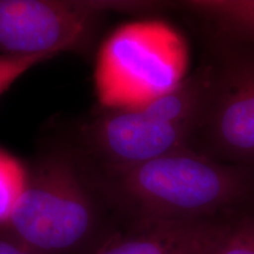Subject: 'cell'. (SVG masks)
<instances>
[{
    "instance_id": "9c48e42d",
    "label": "cell",
    "mask_w": 254,
    "mask_h": 254,
    "mask_svg": "<svg viewBox=\"0 0 254 254\" xmlns=\"http://www.w3.org/2000/svg\"><path fill=\"white\" fill-rule=\"evenodd\" d=\"M28 166L0 148V228L14 211L27 183Z\"/></svg>"
},
{
    "instance_id": "30bf717a",
    "label": "cell",
    "mask_w": 254,
    "mask_h": 254,
    "mask_svg": "<svg viewBox=\"0 0 254 254\" xmlns=\"http://www.w3.org/2000/svg\"><path fill=\"white\" fill-rule=\"evenodd\" d=\"M209 254H254V219L226 224Z\"/></svg>"
},
{
    "instance_id": "277c9868",
    "label": "cell",
    "mask_w": 254,
    "mask_h": 254,
    "mask_svg": "<svg viewBox=\"0 0 254 254\" xmlns=\"http://www.w3.org/2000/svg\"><path fill=\"white\" fill-rule=\"evenodd\" d=\"M187 51L176 31L158 20L132 21L98 51L94 90L100 107H135L170 93L185 80Z\"/></svg>"
},
{
    "instance_id": "52a82bcc",
    "label": "cell",
    "mask_w": 254,
    "mask_h": 254,
    "mask_svg": "<svg viewBox=\"0 0 254 254\" xmlns=\"http://www.w3.org/2000/svg\"><path fill=\"white\" fill-rule=\"evenodd\" d=\"M225 226L211 220L135 222L88 254H209Z\"/></svg>"
},
{
    "instance_id": "8992f818",
    "label": "cell",
    "mask_w": 254,
    "mask_h": 254,
    "mask_svg": "<svg viewBox=\"0 0 254 254\" xmlns=\"http://www.w3.org/2000/svg\"><path fill=\"white\" fill-rule=\"evenodd\" d=\"M201 127L215 152L254 165V60L232 64L212 80Z\"/></svg>"
},
{
    "instance_id": "7c38bea8",
    "label": "cell",
    "mask_w": 254,
    "mask_h": 254,
    "mask_svg": "<svg viewBox=\"0 0 254 254\" xmlns=\"http://www.w3.org/2000/svg\"><path fill=\"white\" fill-rule=\"evenodd\" d=\"M0 254H32L20 244L0 232Z\"/></svg>"
},
{
    "instance_id": "5b68a950",
    "label": "cell",
    "mask_w": 254,
    "mask_h": 254,
    "mask_svg": "<svg viewBox=\"0 0 254 254\" xmlns=\"http://www.w3.org/2000/svg\"><path fill=\"white\" fill-rule=\"evenodd\" d=\"M155 11L154 1L0 0V55L86 56L107 14Z\"/></svg>"
},
{
    "instance_id": "3957f363",
    "label": "cell",
    "mask_w": 254,
    "mask_h": 254,
    "mask_svg": "<svg viewBox=\"0 0 254 254\" xmlns=\"http://www.w3.org/2000/svg\"><path fill=\"white\" fill-rule=\"evenodd\" d=\"M211 82L202 73L140 106L100 107L64 136L93 173L128 170L189 147L201 127Z\"/></svg>"
},
{
    "instance_id": "7a4b0ae2",
    "label": "cell",
    "mask_w": 254,
    "mask_h": 254,
    "mask_svg": "<svg viewBox=\"0 0 254 254\" xmlns=\"http://www.w3.org/2000/svg\"><path fill=\"white\" fill-rule=\"evenodd\" d=\"M91 173L107 207L122 215L127 225L209 220L243 199L251 186L244 170L190 147L122 172Z\"/></svg>"
},
{
    "instance_id": "6da1fadb",
    "label": "cell",
    "mask_w": 254,
    "mask_h": 254,
    "mask_svg": "<svg viewBox=\"0 0 254 254\" xmlns=\"http://www.w3.org/2000/svg\"><path fill=\"white\" fill-rule=\"evenodd\" d=\"M28 166L25 190L1 233L32 254H88L112 232L91 171L65 136Z\"/></svg>"
},
{
    "instance_id": "ba28073f",
    "label": "cell",
    "mask_w": 254,
    "mask_h": 254,
    "mask_svg": "<svg viewBox=\"0 0 254 254\" xmlns=\"http://www.w3.org/2000/svg\"><path fill=\"white\" fill-rule=\"evenodd\" d=\"M184 5L226 33L254 41V0H190Z\"/></svg>"
},
{
    "instance_id": "8fae6325",
    "label": "cell",
    "mask_w": 254,
    "mask_h": 254,
    "mask_svg": "<svg viewBox=\"0 0 254 254\" xmlns=\"http://www.w3.org/2000/svg\"><path fill=\"white\" fill-rule=\"evenodd\" d=\"M56 55L38 56H7L0 55V97L8 90L19 78L31 68L36 67L47 60L55 58Z\"/></svg>"
}]
</instances>
